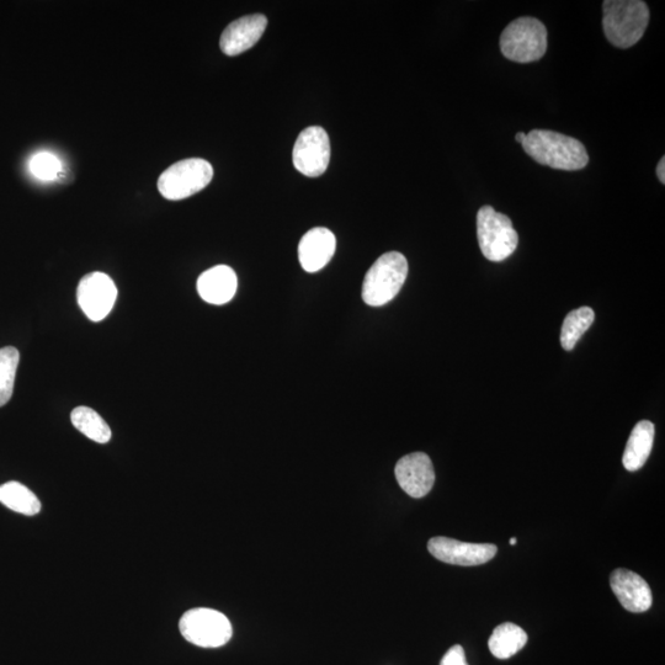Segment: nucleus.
I'll return each mask as SVG.
<instances>
[{"label": "nucleus", "mask_w": 665, "mask_h": 665, "mask_svg": "<svg viewBox=\"0 0 665 665\" xmlns=\"http://www.w3.org/2000/svg\"><path fill=\"white\" fill-rule=\"evenodd\" d=\"M606 39L620 49H629L642 39L649 23L648 5L641 0H606L603 4Z\"/></svg>", "instance_id": "obj_2"}, {"label": "nucleus", "mask_w": 665, "mask_h": 665, "mask_svg": "<svg viewBox=\"0 0 665 665\" xmlns=\"http://www.w3.org/2000/svg\"><path fill=\"white\" fill-rule=\"evenodd\" d=\"M656 428L649 420H641L633 428L627 441L622 464L627 471L636 472L645 466L651 455Z\"/></svg>", "instance_id": "obj_16"}, {"label": "nucleus", "mask_w": 665, "mask_h": 665, "mask_svg": "<svg viewBox=\"0 0 665 665\" xmlns=\"http://www.w3.org/2000/svg\"><path fill=\"white\" fill-rule=\"evenodd\" d=\"M117 289L110 276L99 273L85 275L78 285L79 306L90 321L100 322L108 317L115 305Z\"/></svg>", "instance_id": "obj_9"}, {"label": "nucleus", "mask_w": 665, "mask_h": 665, "mask_svg": "<svg viewBox=\"0 0 665 665\" xmlns=\"http://www.w3.org/2000/svg\"><path fill=\"white\" fill-rule=\"evenodd\" d=\"M395 475L399 486L412 498H423L435 483L433 462L424 452H413L397 462Z\"/></svg>", "instance_id": "obj_11"}, {"label": "nucleus", "mask_w": 665, "mask_h": 665, "mask_svg": "<svg viewBox=\"0 0 665 665\" xmlns=\"http://www.w3.org/2000/svg\"><path fill=\"white\" fill-rule=\"evenodd\" d=\"M594 319L595 313L590 307H581L569 312L561 331L562 348L567 351L573 350L582 335L592 327Z\"/></svg>", "instance_id": "obj_20"}, {"label": "nucleus", "mask_w": 665, "mask_h": 665, "mask_svg": "<svg viewBox=\"0 0 665 665\" xmlns=\"http://www.w3.org/2000/svg\"><path fill=\"white\" fill-rule=\"evenodd\" d=\"M19 360L20 354L17 349L13 347L0 349V407L5 406L13 396Z\"/></svg>", "instance_id": "obj_21"}, {"label": "nucleus", "mask_w": 665, "mask_h": 665, "mask_svg": "<svg viewBox=\"0 0 665 665\" xmlns=\"http://www.w3.org/2000/svg\"><path fill=\"white\" fill-rule=\"evenodd\" d=\"M0 503L15 513L34 516L40 513L41 503L34 492L19 482H8L0 486Z\"/></svg>", "instance_id": "obj_18"}, {"label": "nucleus", "mask_w": 665, "mask_h": 665, "mask_svg": "<svg viewBox=\"0 0 665 665\" xmlns=\"http://www.w3.org/2000/svg\"><path fill=\"white\" fill-rule=\"evenodd\" d=\"M30 170L37 179L53 180L61 172V162L55 154L40 152L31 158Z\"/></svg>", "instance_id": "obj_22"}, {"label": "nucleus", "mask_w": 665, "mask_h": 665, "mask_svg": "<svg viewBox=\"0 0 665 665\" xmlns=\"http://www.w3.org/2000/svg\"><path fill=\"white\" fill-rule=\"evenodd\" d=\"M292 161L306 177L316 178L326 173L331 161V141L326 130L319 126L303 130L295 143Z\"/></svg>", "instance_id": "obj_8"}, {"label": "nucleus", "mask_w": 665, "mask_h": 665, "mask_svg": "<svg viewBox=\"0 0 665 665\" xmlns=\"http://www.w3.org/2000/svg\"><path fill=\"white\" fill-rule=\"evenodd\" d=\"M428 550L444 563L455 566H481L496 557L498 549L492 544H470L449 537H433L428 542Z\"/></svg>", "instance_id": "obj_10"}, {"label": "nucleus", "mask_w": 665, "mask_h": 665, "mask_svg": "<svg viewBox=\"0 0 665 665\" xmlns=\"http://www.w3.org/2000/svg\"><path fill=\"white\" fill-rule=\"evenodd\" d=\"M516 539H510V545L515 546L516 545Z\"/></svg>", "instance_id": "obj_26"}, {"label": "nucleus", "mask_w": 665, "mask_h": 665, "mask_svg": "<svg viewBox=\"0 0 665 665\" xmlns=\"http://www.w3.org/2000/svg\"><path fill=\"white\" fill-rule=\"evenodd\" d=\"M72 424L79 432L98 444L109 443L111 429L97 412L88 407H77L71 414Z\"/></svg>", "instance_id": "obj_19"}, {"label": "nucleus", "mask_w": 665, "mask_h": 665, "mask_svg": "<svg viewBox=\"0 0 665 665\" xmlns=\"http://www.w3.org/2000/svg\"><path fill=\"white\" fill-rule=\"evenodd\" d=\"M179 630L186 641L201 648L225 646L233 635L227 616L207 608L186 611L179 621Z\"/></svg>", "instance_id": "obj_7"}, {"label": "nucleus", "mask_w": 665, "mask_h": 665, "mask_svg": "<svg viewBox=\"0 0 665 665\" xmlns=\"http://www.w3.org/2000/svg\"><path fill=\"white\" fill-rule=\"evenodd\" d=\"M658 179L661 180L662 184H665V158L661 159V162L658 163L657 167Z\"/></svg>", "instance_id": "obj_24"}, {"label": "nucleus", "mask_w": 665, "mask_h": 665, "mask_svg": "<svg viewBox=\"0 0 665 665\" xmlns=\"http://www.w3.org/2000/svg\"><path fill=\"white\" fill-rule=\"evenodd\" d=\"M526 153L541 166L560 170H581L589 156L581 141L555 131L534 130L521 143Z\"/></svg>", "instance_id": "obj_1"}, {"label": "nucleus", "mask_w": 665, "mask_h": 665, "mask_svg": "<svg viewBox=\"0 0 665 665\" xmlns=\"http://www.w3.org/2000/svg\"><path fill=\"white\" fill-rule=\"evenodd\" d=\"M440 665H468L465 649L459 645L451 647L441 659Z\"/></svg>", "instance_id": "obj_23"}, {"label": "nucleus", "mask_w": 665, "mask_h": 665, "mask_svg": "<svg viewBox=\"0 0 665 665\" xmlns=\"http://www.w3.org/2000/svg\"><path fill=\"white\" fill-rule=\"evenodd\" d=\"M337 239L328 228L317 227L302 237L299 246V259L303 270L317 273L326 266L335 253Z\"/></svg>", "instance_id": "obj_14"}, {"label": "nucleus", "mask_w": 665, "mask_h": 665, "mask_svg": "<svg viewBox=\"0 0 665 665\" xmlns=\"http://www.w3.org/2000/svg\"><path fill=\"white\" fill-rule=\"evenodd\" d=\"M477 237L484 257L494 263L508 259L519 244L512 220L499 214L492 206H483L478 211Z\"/></svg>", "instance_id": "obj_5"}, {"label": "nucleus", "mask_w": 665, "mask_h": 665, "mask_svg": "<svg viewBox=\"0 0 665 665\" xmlns=\"http://www.w3.org/2000/svg\"><path fill=\"white\" fill-rule=\"evenodd\" d=\"M526 643H528L526 632L512 622H505L493 631L488 647L494 657L508 659L521 651Z\"/></svg>", "instance_id": "obj_17"}, {"label": "nucleus", "mask_w": 665, "mask_h": 665, "mask_svg": "<svg viewBox=\"0 0 665 665\" xmlns=\"http://www.w3.org/2000/svg\"><path fill=\"white\" fill-rule=\"evenodd\" d=\"M610 587L617 600L630 613H646L653 604L651 587L637 573L617 568L610 576Z\"/></svg>", "instance_id": "obj_12"}, {"label": "nucleus", "mask_w": 665, "mask_h": 665, "mask_svg": "<svg viewBox=\"0 0 665 665\" xmlns=\"http://www.w3.org/2000/svg\"><path fill=\"white\" fill-rule=\"evenodd\" d=\"M408 275V262L402 253L381 255L364 279L363 300L366 305L381 307L391 302L401 291Z\"/></svg>", "instance_id": "obj_3"}, {"label": "nucleus", "mask_w": 665, "mask_h": 665, "mask_svg": "<svg viewBox=\"0 0 665 665\" xmlns=\"http://www.w3.org/2000/svg\"><path fill=\"white\" fill-rule=\"evenodd\" d=\"M526 138V133L524 132H518L516 133L515 140L518 141L519 143H523Z\"/></svg>", "instance_id": "obj_25"}, {"label": "nucleus", "mask_w": 665, "mask_h": 665, "mask_svg": "<svg viewBox=\"0 0 665 665\" xmlns=\"http://www.w3.org/2000/svg\"><path fill=\"white\" fill-rule=\"evenodd\" d=\"M500 50L508 60L530 63L541 60L547 50V30L540 20L523 17L510 23L500 36Z\"/></svg>", "instance_id": "obj_4"}, {"label": "nucleus", "mask_w": 665, "mask_h": 665, "mask_svg": "<svg viewBox=\"0 0 665 665\" xmlns=\"http://www.w3.org/2000/svg\"><path fill=\"white\" fill-rule=\"evenodd\" d=\"M237 285L234 270L227 265H217L200 275L198 292L205 302L220 306L233 299Z\"/></svg>", "instance_id": "obj_15"}, {"label": "nucleus", "mask_w": 665, "mask_h": 665, "mask_svg": "<svg viewBox=\"0 0 665 665\" xmlns=\"http://www.w3.org/2000/svg\"><path fill=\"white\" fill-rule=\"evenodd\" d=\"M266 25L268 19L262 14L247 15L233 21L221 35L222 52L227 56H238L252 49L262 39Z\"/></svg>", "instance_id": "obj_13"}, {"label": "nucleus", "mask_w": 665, "mask_h": 665, "mask_svg": "<svg viewBox=\"0 0 665 665\" xmlns=\"http://www.w3.org/2000/svg\"><path fill=\"white\" fill-rule=\"evenodd\" d=\"M214 178V168L205 159L190 158L173 164L158 179L159 193L168 200L190 198Z\"/></svg>", "instance_id": "obj_6"}]
</instances>
